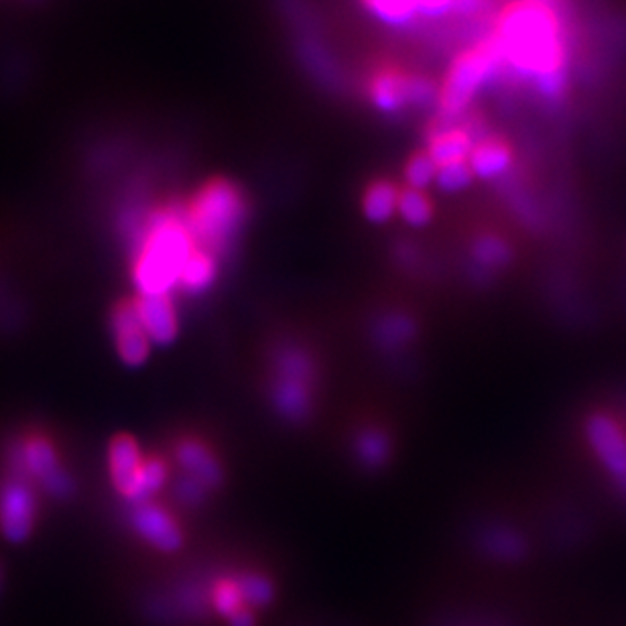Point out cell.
Here are the masks:
<instances>
[{"label": "cell", "instance_id": "obj_23", "mask_svg": "<svg viewBox=\"0 0 626 626\" xmlns=\"http://www.w3.org/2000/svg\"><path fill=\"white\" fill-rule=\"evenodd\" d=\"M236 584H238L242 602H248L253 606H265L273 598V586L261 576H248Z\"/></svg>", "mask_w": 626, "mask_h": 626}, {"label": "cell", "instance_id": "obj_9", "mask_svg": "<svg viewBox=\"0 0 626 626\" xmlns=\"http://www.w3.org/2000/svg\"><path fill=\"white\" fill-rule=\"evenodd\" d=\"M133 305L151 344L167 346L177 338V311L169 295H139Z\"/></svg>", "mask_w": 626, "mask_h": 626}, {"label": "cell", "instance_id": "obj_27", "mask_svg": "<svg viewBox=\"0 0 626 626\" xmlns=\"http://www.w3.org/2000/svg\"><path fill=\"white\" fill-rule=\"evenodd\" d=\"M417 11L427 15H442L450 7H454V0H415Z\"/></svg>", "mask_w": 626, "mask_h": 626}, {"label": "cell", "instance_id": "obj_10", "mask_svg": "<svg viewBox=\"0 0 626 626\" xmlns=\"http://www.w3.org/2000/svg\"><path fill=\"white\" fill-rule=\"evenodd\" d=\"M35 521V500L23 484H9L0 498V527L13 541L25 539Z\"/></svg>", "mask_w": 626, "mask_h": 626}, {"label": "cell", "instance_id": "obj_1", "mask_svg": "<svg viewBox=\"0 0 626 626\" xmlns=\"http://www.w3.org/2000/svg\"><path fill=\"white\" fill-rule=\"evenodd\" d=\"M503 64L531 78L539 92L557 98L568 80V51L555 7L547 0H515L496 21L492 35Z\"/></svg>", "mask_w": 626, "mask_h": 626}, {"label": "cell", "instance_id": "obj_29", "mask_svg": "<svg viewBox=\"0 0 626 626\" xmlns=\"http://www.w3.org/2000/svg\"><path fill=\"white\" fill-rule=\"evenodd\" d=\"M482 0H454V7L462 13H472L480 7Z\"/></svg>", "mask_w": 626, "mask_h": 626}, {"label": "cell", "instance_id": "obj_17", "mask_svg": "<svg viewBox=\"0 0 626 626\" xmlns=\"http://www.w3.org/2000/svg\"><path fill=\"white\" fill-rule=\"evenodd\" d=\"M179 462L181 466L190 472L198 482L204 486H216L220 480V470L210 452L198 444H183L179 448Z\"/></svg>", "mask_w": 626, "mask_h": 626}, {"label": "cell", "instance_id": "obj_19", "mask_svg": "<svg viewBox=\"0 0 626 626\" xmlns=\"http://www.w3.org/2000/svg\"><path fill=\"white\" fill-rule=\"evenodd\" d=\"M397 212L401 214V218L407 224L423 226L431 218V202L427 200V196L421 190H413V187H407L405 192L399 194Z\"/></svg>", "mask_w": 626, "mask_h": 626}, {"label": "cell", "instance_id": "obj_12", "mask_svg": "<svg viewBox=\"0 0 626 626\" xmlns=\"http://www.w3.org/2000/svg\"><path fill=\"white\" fill-rule=\"evenodd\" d=\"M513 163V153L507 143L498 139H484L478 145H474L468 165L474 173V177L480 179H492L509 171Z\"/></svg>", "mask_w": 626, "mask_h": 626}, {"label": "cell", "instance_id": "obj_22", "mask_svg": "<svg viewBox=\"0 0 626 626\" xmlns=\"http://www.w3.org/2000/svg\"><path fill=\"white\" fill-rule=\"evenodd\" d=\"M472 179H474V173H472L468 161L437 169V175H435V183L440 185L444 192H450V194L464 190V187H468L472 183Z\"/></svg>", "mask_w": 626, "mask_h": 626}, {"label": "cell", "instance_id": "obj_16", "mask_svg": "<svg viewBox=\"0 0 626 626\" xmlns=\"http://www.w3.org/2000/svg\"><path fill=\"white\" fill-rule=\"evenodd\" d=\"M399 190L389 181H379L370 185L364 194V214L370 222L383 224L395 212L399 204Z\"/></svg>", "mask_w": 626, "mask_h": 626}, {"label": "cell", "instance_id": "obj_20", "mask_svg": "<svg viewBox=\"0 0 626 626\" xmlns=\"http://www.w3.org/2000/svg\"><path fill=\"white\" fill-rule=\"evenodd\" d=\"M435 175H437V165L433 163L427 151H419L407 161L405 179L413 190H423V187L435 181Z\"/></svg>", "mask_w": 626, "mask_h": 626}, {"label": "cell", "instance_id": "obj_2", "mask_svg": "<svg viewBox=\"0 0 626 626\" xmlns=\"http://www.w3.org/2000/svg\"><path fill=\"white\" fill-rule=\"evenodd\" d=\"M194 250L196 240L183 218L171 210L157 212L135 261L139 295H167L179 285L181 269Z\"/></svg>", "mask_w": 626, "mask_h": 626}, {"label": "cell", "instance_id": "obj_28", "mask_svg": "<svg viewBox=\"0 0 626 626\" xmlns=\"http://www.w3.org/2000/svg\"><path fill=\"white\" fill-rule=\"evenodd\" d=\"M230 626H255V618L248 610L240 608L230 616Z\"/></svg>", "mask_w": 626, "mask_h": 626}, {"label": "cell", "instance_id": "obj_24", "mask_svg": "<svg viewBox=\"0 0 626 626\" xmlns=\"http://www.w3.org/2000/svg\"><path fill=\"white\" fill-rule=\"evenodd\" d=\"M165 478H167V468L161 460H145L141 480H139L137 500H143V498L151 496L153 492H157L163 486Z\"/></svg>", "mask_w": 626, "mask_h": 626}, {"label": "cell", "instance_id": "obj_14", "mask_svg": "<svg viewBox=\"0 0 626 626\" xmlns=\"http://www.w3.org/2000/svg\"><path fill=\"white\" fill-rule=\"evenodd\" d=\"M25 466L41 476V480L55 492H64L68 488V480L66 476L59 472L57 464H55V454L51 450V446L47 442L35 440L31 444H27L25 448Z\"/></svg>", "mask_w": 626, "mask_h": 626}, {"label": "cell", "instance_id": "obj_30", "mask_svg": "<svg viewBox=\"0 0 626 626\" xmlns=\"http://www.w3.org/2000/svg\"><path fill=\"white\" fill-rule=\"evenodd\" d=\"M622 488H624V490H626V480H622Z\"/></svg>", "mask_w": 626, "mask_h": 626}, {"label": "cell", "instance_id": "obj_3", "mask_svg": "<svg viewBox=\"0 0 626 626\" xmlns=\"http://www.w3.org/2000/svg\"><path fill=\"white\" fill-rule=\"evenodd\" d=\"M246 216V204L230 181L206 183L187 210V228L208 253L224 248Z\"/></svg>", "mask_w": 626, "mask_h": 626}, {"label": "cell", "instance_id": "obj_26", "mask_svg": "<svg viewBox=\"0 0 626 626\" xmlns=\"http://www.w3.org/2000/svg\"><path fill=\"white\" fill-rule=\"evenodd\" d=\"M362 458L364 460H368V462H372V464H377L379 460H383V454H385V442L381 440V437L377 435V433H370V435H366L364 440H362Z\"/></svg>", "mask_w": 626, "mask_h": 626}, {"label": "cell", "instance_id": "obj_18", "mask_svg": "<svg viewBox=\"0 0 626 626\" xmlns=\"http://www.w3.org/2000/svg\"><path fill=\"white\" fill-rule=\"evenodd\" d=\"M362 3L374 17L389 25H405L419 13L415 0H362Z\"/></svg>", "mask_w": 626, "mask_h": 626}, {"label": "cell", "instance_id": "obj_15", "mask_svg": "<svg viewBox=\"0 0 626 626\" xmlns=\"http://www.w3.org/2000/svg\"><path fill=\"white\" fill-rule=\"evenodd\" d=\"M214 279H216L214 255L204 248H196L181 269L179 287L190 293H202L214 283Z\"/></svg>", "mask_w": 626, "mask_h": 626}, {"label": "cell", "instance_id": "obj_6", "mask_svg": "<svg viewBox=\"0 0 626 626\" xmlns=\"http://www.w3.org/2000/svg\"><path fill=\"white\" fill-rule=\"evenodd\" d=\"M588 444L616 480H626V431L610 415H592L586 425Z\"/></svg>", "mask_w": 626, "mask_h": 626}, {"label": "cell", "instance_id": "obj_5", "mask_svg": "<svg viewBox=\"0 0 626 626\" xmlns=\"http://www.w3.org/2000/svg\"><path fill=\"white\" fill-rule=\"evenodd\" d=\"M435 96L429 80L401 70H381L370 82V98L381 110L395 112L409 104H425Z\"/></svg>", "mask_w": 626, "mask_h": 626}, {"label": "cell", "instance_id": "obj_13", "mask_svg": "<svg viewBox=\"0 0 626 626\" xmlns=\"http://www.w3.org/2000/svg\"><path fill=\"white\" fill-rule=\"evenodd\" d=\"M474 149L472 137L464 129H448L431 137L427 153L437 165V169L468 161Z\"/></svg>", "mask_w": 626, "mask_h": 626}, {"label": "cell", "instance_id": "obj_11", "mask_svg": "<svg viewBox=\"0 0 626 626\" xmlns=\"http://www.w3.org/2000/svg\"><path fill=\"white\" fill-rule=\"evenodd\" d=\"M135 527L151 545L161 551H175L183 541L181 531L171 521V517L155 507H143L135 515Z\"/></svg>", "mask_w": 626, "mask_h": 626}, {"label": "cell", "instance_id": "obj_25", "mask_svg": "<svg viewBox=\"0 0 626 626\" xmlns=\"http://www.w3.org/2000/svg\"><path fill=\"white\" fill-rule=\"evenodd\" d=\"M216 608L226 614L228 618L240 610V604H242V596H240V590H238V584H232V582H224L218 586L216 590Z\"/></svg>", "mask_w": 626, "mask_h": 626}, {"label": "cell", "instance_id": "obj_21", "mask_svg": "<svg viewBox=\"0 0 626 626\" xmlns=\"http://www.w3.org/2000/svg\"><path fill=\"white\" fill-rule=\"evenodd\" d=\"M474 255L478 263L486 267H500L511 257L507 242L498 236H482L474 246Z\"/></svg>", "mask_w": 626, "mask_h": 626}, {"label": "cell", "instance_id": "obj_8", "mask_svg": "<svg viewBox=\"0 0 626 626\" xmlns=\"http://www.w3.org/2000/svg\"><path fill=\"white\" fill-rule=\"evenodd\" d=\"M143 466L145 460L133 437L127 433L116 435L108 448V470L114 488L124 498L137 500Z\"/></svg>", "mask_w": 626, "mask_h": 626}, {"label": "cell", "instance_id": "obj_4", "mask_svg": "<svg viewBox=\"0 0 626 626\" xmlns=\"http://www.w3.org/2000/svg\"><path fill=\"white\" fill-rule=\"evenodd\" d=\"M503 66V57L494 39L480 41L478 45L462 51L448 70L444 86L437 94V102L446 116H458L472 102L476 92Z\"/></svg>", "mask_w": 626, "mask_h": 626}, {"label": "cell", "instance_id": "obj_7", "mask_svg": "<svg viewBox=\"0 0 626 626\" xmlns=\"http://www.w3.org/2000/svg\"><path fill=\"white\" fill-rule=\"evenodd\" d=\"M112 336L120 360L129 366H139L149 358L151 340L145 334L133 301H122L112 313Z\"/></svg>", "mask_w": 626, "mask_h": 626}]
</instances>
